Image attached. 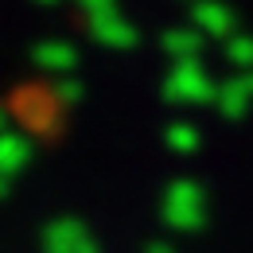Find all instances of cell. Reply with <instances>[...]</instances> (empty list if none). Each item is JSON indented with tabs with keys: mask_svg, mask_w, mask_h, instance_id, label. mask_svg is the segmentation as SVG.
Wrapping results in <instances>:
<instances>
[{
	"mask_svg": "<svg viewBox=\"0 0 253 253\" xmlns=\"http://www.w3.org/2000/svg\"><path fill=\"white\" fill-rule=\"evenodd\" d=\"M8 195H12V179H4V175H0V199H8Z\"/></svg>",
	"mask_w": 253,
	"mask_h": 253,
	"instance_id": "6",
	"label": "cell"
},
{
	"mask_svg": "<svg viewBox=\"0 0 253 253\" xmlns=\"http://www.w3.org/2000/svg\"><path fill=\"white\" fill-rule=\"evenodd\" d=\"M39 246H43V253H101L90 226L74 214H59L47 222L39 230Z\"/></svg>",
	"mask_w": 253,
	"mask_h": 253,
	"instance_id": "2",
	"label": "cell"
},
{
	"mask_svg": "<svg viewBox=\"0 0 253 253\" xmlns=\"http://www.w3.org/2000/svg\"><path fill=\"white\" fill-rule=\"evenodd\" d=\"M28 164H32V144L24 136H16V132H4L0 136V175L16 179Z\"/></svg>",
	"mask_w": 253,
	"mask_h": 253,
	"instance_id": "3",
	"label": "cell"
},
{
	"mask_svg": "<svg viewBox=\"0 0 253 253\" xmlns=\"http://www.w3.org/2000/svg\"><path fill=\"white\" fill-rule=\"evenodd\" d=\"M168 144H171V152H179V156H187V152H195L199 148V132L187 125H175L168 128Z\"/></svg>",
	"mask_w": 253,
	"mask_h": 253,
	"instance_id": "4",
	"label": "cell"
},
{
	"mask_svg": "<svg viewBox=\"0 0 253 253\" xmlns=\"http://www.w3.org/2000/svg\"><path fill=\"white\" fill-rule=\"evenodd\" d=\"M160 218L164 226L179 230V234H195L207 226V191L195 179H175L160 195Z\"/></svg>",
	"mask_w": 253,
	"mask_h": 253,
	"instance_id": "1",
	"label": "cell"
},
{
	"mask_svg": "<svg viewBox=\"0 0 253 253\" xmlns=\"http://www.w3.org/2000/svg\"><path fill=\"white\" fill-rule=\"evenodd\" d=\"M144 253H175V246H171V242H148Z\"/></svg>",
	"mask_w": 253,
	"mask_h": 253,
	"instance_id": "5",
	"label": "cell"
}]
</instances>
